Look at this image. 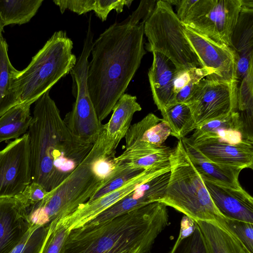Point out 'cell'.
Instances as JSON below:
<instances>
[{"label": "cell", "instance_id": "1", "mask_svg": "<svg viewBox=\"0 0 253 253\" xmlns=\"http://www.w3.org/2000/svg\"><path fill=\"white\" fill-rule=\"evenodd\" d=\"M151 14L147 3L121 22L110 26L93 42L87 84L100 122L112 111L139 67L144 55V25Z\"/></svg>", "mask_w": 253, "mask_h": 253}, {"label": "cell", "instance_id": "2", "mask_svg": "<svg viewBox=\"0 0 253 253\" xmlns=\"http://www.w3.org/2000/svg\"><path fill=\"white\" fill-rule=\"evenodd\" d=\"M35 103L27 132L32 181L40 184L48 192L81 163L94 143L84 142L71 132L49 91Z\"/></svg>", "mask_w": 253, "mask_h": 253}, {"label": "cell", "instance_id": "3", "mask_svg": "<svg viewBox=\"0 0 253 253\" xmlns=\"http://www.w3.org/2000/svg\"><path fill=\"white\" fill-rule=\"evenodd\" d=\"M168 224L167 206L151 203L105 221L70 230L63 253H150Z\"/></svg>", "mask_w": 253, "mask_h": 253}, {"label": "cell", "instance_id": "4", "mask_svg": "<svg viewBox=\"0 0 253 253\" xmlns=\"http://www.w3.org/2000/svg\"><path fill=\"white\" fill-rule=\"evenodd\" d=\"M103 130L81 163L39 203L27 210L32 224L47 226L62 219L86 203L109 181L99 179L91 169L94 159L105 151Z\"/></svg>", "mask_w": 253, "mask_h": 253}, {"label": "cell", "instance_id": "5", "mask_svg": "<svg viewBox=\"0 0 253 253\" xmlns=\"http://www.w3.org/2000/svg\"><path fill=\"white\" fill-rule=\"evenodd\" d=\"M170 175L160 202L195 221H213L226 227L224 216L214 206L203 179L189 158L181 139L169 158Z\"/></svg>", "mask_w": 253, "mask_h": 253}, {"label": "cell", "instance_id": "6", "mask_svg": "<svg viewBox=\"0 0 253 253\" xmlns=\"http://www.w3.org/2000/svg\"><path fill=\"white\" fill-rule=\"evenodd\" d=\"M73 48V41L66 31L53 33L15 79V90L20 104L31 105L70 73L77 61Z\"/></svg>", "mask_w": 253, "mask_h": 253}, {"label": "cell", "instance_id": "7", "mask_svg": "<svg viewBox=\"0 0 253 253\" xmlns=\"http://www.w3.org/2000/svg\"><path fill=\"white\" fill-rule=\"evenodd\" d=\"M184 29L171 5L165 0H157L144 25V33L148 41L146 49L163 54L177 70L202 67L185 36Z\"/></svg>", "mask_w": 253, "mask_h": 253}, {"label": "cell", "instance_id": "8", "mask_svg": "<svg viewBox=\"0 0 253 253\" xmlns=\"http://www.w3.org/2000/svg\"><path fill=\"white\" fill-rule=\"evenodd\" d=\"M91 20L84 41L83 48L70 73L73 81V93L76 98L72 110L63 119L71 132L81 140L93 144L102 130L103 125L97 117L88 92L87 74L88 57L93 42Z\"/></svg>", "mask_w": 253, "mask_h": 253}, {"label": "cell", "instance_id": "9", "mask_svg": "<svg viewBox=\"0 0 253 253\" xmlns=\"http://www.w3.org/2000/svg\"><path fill=\"white\" fill-rule=\"evenodd\" d=\"M241 10V0H197L182 23L230 47Z\"/></svg>", "mask_w": 253, "mask_h": 253}, {"label": "cell", "instance_id": "10", "mask_svg": "<svg viewBox=\"0 0 253 253\" xmlns=\"http://www.w3.org/2000/svg\"><path fill=\"white\" fill-rule=\"evenodd\" d=\"M185 103L190 109L196 129L211 120L237 111V84L205 78L195 85Z\"/></svg>", "mask_w": 253, "mask_h": 253}, {"label": "cell", "instance_id": "11", "mask_svg": "<svg viewBox=\"0 0 253 253\" xmlns=\"http://www.w3.org/2000/svg\"><path fill=\"white\" fill-rule=\"evenodd\" d=\"M32 182L28 134L0 151V199L13 198Z\"/></svg>", "mask_w": 253, "mask_h": 253}, {"label": "cell", "instance_id": "12", "mask_svg": "<svg viewBox=\"0 0 253 253\" xmlns=\"http://www.w3.org/2000/svg\"><path fill=\"white\" fill-rule=\"evenodd\" d=\"M184 32L202 67L212 72L206 78L238 84L235 56L231 47L212 40L186 26Z\"/></svg>", "mask_w": 253, "mask_h": 253}, {"label": "cell", "instance_id": "13", "mask_svg": "<svg viewBox=\"0 0 253 253\" xmlns=\"http://www.w3.org/2000/svg\"><path fill=\"white\" fill-rule=\"evenodd\" d=\"M169 166L168 162L160 166L143 170L119 189L91 202L85 203L60 220L70 231L81 227Z\"/></svg>", "mask_w": 253, "mask_h": 253}, {"label": "cell", "instance_id": "14", "mask_svg": "<svg viewBox=\"0 0 253 253\" xmlns=\"http://www.w3.org/2000/svg\"><path fill=\"white\" fill-rule=\"evenodd\" d=\"M170 175V166L138 186L134 191L84 225L95 224L130 211L155 202L164 197Z\"/></svg>", "mask_w": 253, "mask_h": 253}, {"label": "cell", "instance_id": "15", "mask_svg": "<svg viewBox=\"0 0 253 253\" xmlns=\"http://www.w3.org/2000/svg\"><path fill=\"white\" fill-rule=\"evenodd\" d=\"M190 142L207 159L211 162L241 168H253V141L246 140L230 144L214 138Z\"/></svg>", "mask_w": 253, "mask_h": 253}, {"label": "cell", "instance_id": "16", "mask_svg": "<svg viewBox=\"0 0 253 253\" xmlns=\"http://www.w3.org/2000/svg\"><path fill=\"white\" fill-rule=\"evenodd\" d=\"M31 225L20 201L14 197L0 199V253H9Z\"/></svg>", "mask_w": 253, "mask_h": 253}, {"label": "cell", "instance_id": "17", "mask_svg": "<svg viewBox=\"0 0 253 253\" xmlns=\"http://www.w3.org/2000/svg\"><path fill=\"white\" fill-rule=\"evenodd\" d=\"M203 181L214 206L224 216L253 224V198L247 192Z\"/></svg>", "mask_w": 253, "mask_h": 253}, {"label": "cell", "instance_id": "18", "mask_svg": "<svg viewBox=\"0 0 253 253\" xmlns=\"http://www.w3.org/2000/svg\"><path fill=\"white\" fill-rule=\"evenodd\" d=\"M230 47L235 56L237 78L241 81L253 72V9L241 8Z\"/></svg>", "mask_w": 253, "mask_h": 253}, {"label": "cell", "instance_id": "19", "mask_svg": "<svg viewBox=\"0 0 253 253\" xmlns=\"http://www.w3.org/2000/svg\"><path fill=\"white\" fill-rule=\"evenodd\" d=\"M141 109L136 96L125 93L120 98L109 121L103 125L106 154L115 155L116 148L131 126L134 114Z\"/></svg>", "mask_w": 253, "mask_h": 253}, {"label": "cell", "instance_id": "20", "mask_svg": "<svg viewBox=\"0 0 253 253\" xmlns=\"http://www.w3.org/2000/svg\"><path fill=\"white\" fill-rule=\"evenodd\" d=\"M153 59L148 76L154 103L161 111L175 103L173 78L176 67L163 54L153 52Z\"/></svg>", "mask_w": 253, "mask_h": 253}, {"label": "cell", "instance_id": "21", "mask_svg": "<svg viewBox=\"0 0 253 253\" xmlns=\"http://www.w3.org/2000/svg\"><path fill=\"white\" fill-rule=\"evenodd\" d=\"M180 139L191 162L203 179L225 187L243 189L239 181L242 169L211 162L193 146L188 137L185 136Z\"/></svg>", "mask_w": 253, "mask_h": 253}, {"label": "cell", "instance_id": "22", "mask_svg": "<svg viewBox=\"0 0 253 253\" xmlns=\"http://www.w3.org/2000/svg\"><path fill=\"white\" fill-rule=\"evenodd\" d=\"M204 235L210 253H250L225 227L213 221H195Z\"/></svg>", "mask_w": 253, "mask_h": 253}, {"label": "cell", "instance_id": "23", "mask_svg": "<svg viewBox=\"0 0 253 253\" xmlns=\"http://www.w3.org/2000/svg\"><path fill=\"white\" fill-rule=\"evenodd\" d=\"M19 72L10 61L8 45L2 36L0 40V117L20 104L14 87L15 79Z\"/></svg>", "mask_w": 253, "mask_h": 253}, {"label": "cell", "instance_id": "24", "mask_svg": "<svg viewBox=\"0 0 253 253\" xmlns=\"http://www.w3.org/2000/svg\"><path fill=\"white\" fill-rule=\"evenodd\" d=\"M172 149L165 145L156 149L125 150L115 157L119 164L131 169L144 170L154 168L169 161Z\"/></svg>", "mask_w": 253, "mask_h": 253}, {"label": "cell", "instance_id": "25", "mask_svg": "<svg viewBox=\"0 0 253 253\" xmlns=\"http://www.w3.org/2000/svg\"><path fill=\"white\" fill-rule=\"evenodd\" d=\"M133 0H56L53 2L59 6L61 13L65 10L81 15L93 10L102 21L106 20L110 12L113 9L118 13L123 11L126 5L129 7Z\"/></svg>", "mask_w": 253, "mask_h": 253}, {"label": "cell", "instance_id": "26", "mask_svg": "<svg viewBox=\"0 0 253 253\" xmlns=\"http://www.w3.org/2000/svg\"><path fill=\"white\" fill-rule=\"evenodd\" d=\"M30 106L19 104L0 117V142L18 138L28 132L33 119Z\"/></svg>", "mask_w": 253, "mask_h": 253}, {"label": "cell", "instance_id": "27", "mask_svg": "<svg viewBox=\"0 0 253 253\" xmlns=\"http://www.w3.org/2000/svg\"><path fill=\"white\" fill-rule=\"evenodd\" d=\"M183 219L186 226L181 222L179 236L169 253H210L197 223L186 216Z\"/></svg>", "mask_w": 253, "mask_h": 253}, {"label": "cell", "instance_id": "28", "mask_svg": "<svg viewBox=\"0 0 253 253\" xmlns=\"http://www.w3.org/2000/svg\"><path fill=\"white\" fill-rule=\"evenodd\" d=\"M43 0H0V20L4 27L28 23L35 16Z\"/></svg>", "mask_w": 253, "mask_h": 253}, {"label": "cell", "instance_id": "29", "mask_svg": "<svg viewBox=\"0 0 253 253\" xmlns=\"http://www.w3.org/2000/svg\"><path fill=\"white\" fill-rule=\"evenodd\" d=\"M160 111L163 117L162 120L167 122L170 128V135L178 140L195 129L191 111L185 103H175Z\"/></svg>", "mask_w": 253, "mask_h": 253}, {"label": "cell", "instance_id": "30", "mask_svg": "<svg viewBox=\"0 0 253 253\" xmlns=\"http://www.w3.org/2000/svg\"><path fill=\"white\" fill-rule=\"evenodd\" d=\"M221 129H230L241 131L248 137L253 139V135L246 129L244 122L239 112H232L227 115L211 120L194 130L193 134L189 138L191 140L205 134L211 133Z\"/></svg>", "mask_w": 253, "mask_h": 253}, {"label": "cell", "instance_id": "31", "mask_svg": "<svg viewBox=\"0 0 253 253\" xmlns=\"http://www.w3.org/2000/svg\"><path fill=\"white\" fill-rule=\"evenodd\" d=\"M69 232L60 219L52 221L47 226L46 234L39 253H63Z\"/></svg>", "mask_w": 253, "mask_h": 253}, {"label": "cell", "instance_id": "32", "mask_svg": "<svg viewBox=\"0 0 253 253\" xmlns=\"http://www.w3.org/2000/svg\"><path fill=\"white\" fill-rule=\"evenodd\" d=\"M171 129L167 122L162 120L148 128L142 135L140 142L126 150L154 149L161 147L170 135Z\"/></svg>", "mask_w": 253, "mask_h": 253}, {"label": "cell", "instance_id": "33", "mask_svg": "<svg viewBox=\"0 0 253 253\" xmlns=\"http://www.w3.org/2000/svg\"><path fill=\"white\" fill-rule=\"evenodd\" d=\"M47 230V226L32 224L21 241L9 253H39Z\"/></svg>", "mask_w": 253, "mask_h": 253}, {"label": "cell", "instance_id": "34", "mask_svg": "<svg viewBox=\"0 0 253 253\" xmlns=\"http://www.w3.org/2000/svg\"><path fill=\"white\" fill-rule=\"evenodd\" d=\"M225 222L229 231L250 253H253V224L227 218Z\"/></svg>", "mask_w": 253, "mask_h": 253}, {"label": "cell", "instance_id": "35", "mask_svg": "<svg viewBox=\"0 0 253 253\" xmlns=\"http://www.w3.org/2000/svg\"><path fill=\"white\" fill-rule=\"evenodd\" d=\"M145 170V169H144ZM143 170L126 168L110 180L105 186L98 190L86 202H91L123 186L132 178Z\"/></svg>", "mask_w": 253, "mask_h": 253}, {"label": "cell", "instance_id": "36", "mask_svg": "<svg viewBox=\"0 0 253 253\" xmlns=\"http://www.w3.org/2000/svg\"><path fill=\"white\" fill-rule=\"evenodd\" d=\"M48 192L40 184L32 181L14 198L20 201L27 211L41 202Z\"/></svg>", "mask_w": 253, "mask_h": 253}, {"label": "cell", "instance_id": "37", "mask_svg": "<svg viewBox=\"0 0 253 253\" xmlns=\"http://www.w3.org/2000/svg\"><path fill=\"white\" fill-rule=\"evenodd\" d=\"M169 4L176 6V16L182 22L197 0H165Z\"/></svg>", "mask_w": 253, "mask_h": 253}, {"label": "cell", "instance_id": "38", "mask_svg": "<svg viewBox=\"0 0 253 253\" xmlns=\"http://www.w3.org/2000/svg\"><path fill=\"white\" fill-rule=\"evenodd\" d=\"M241 8L253 9V0H241Z\"/></svg>", "mask_w": 253, "mask_h": 253}, {"label": "cell", "instance_id": "39", "mask_svg": "<svg viewBox=\"0 0 253 253\" xmlns=\"http://www.w3.org/2000/svg\"><path fill=\"white\" fill-rule=\"evenodd\" d=\"M3 28L4 26H3L2 24L1 23L0 20V40L2 37V33L3 31Z\"/></svg>", "mask_w": 253, "mask_h": 253}]
</instances>
